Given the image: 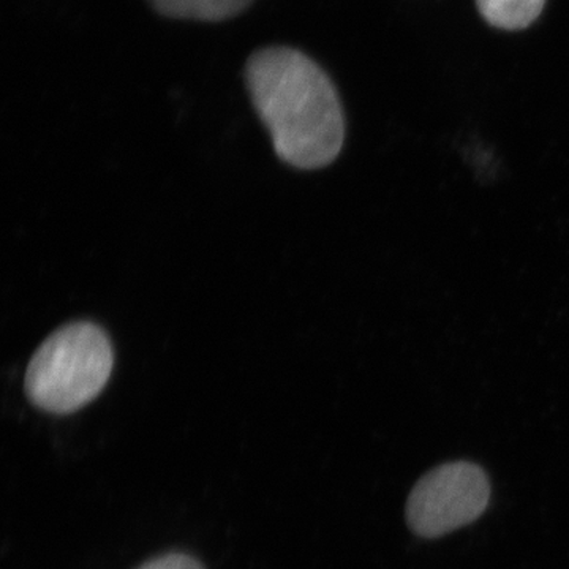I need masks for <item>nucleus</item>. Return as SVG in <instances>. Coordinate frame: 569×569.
<instances>
[{"label":"nucleus","instance_id":"nucleus-1","mask_svg":"<svg viewBox=\"0 0 569 569\" xmlns=\"http://www.w3.org/2000/svg\"><path fill=\"white\" fill-rule=\"evenodd\" d=\"M247 89L274 151L299 170L335 162L346 141V118L331 78L291 48L254 52L246 67Z\"/></svg>","mask_w":569,"mask_h":569},{"label":"nucleus","instance_id":"nucleus-2","mask_svg":"<svg viewBox=\"0 0 569 569\" xmlns=\"http://www.w3.org/2000/svg\"><path fill=\"white\" fill-rule=\"evenodd\" d=\"M114 353L100 326L78 321L48 337L29 362L26 395L52 415H69L92 402L110 380Z\"/></svg>","mask_w":569,"mask_h":569},{"label":"nucleus","instance_id":"nucleus-3","mask_svg":"<svg viewBox=\"0 0 569 569\" xmlns=\"http://www.w3.org/2000/svg\"><path fill=\"white\" fill-rule=\"evenodd\" d=\"M488 477L475 463L452 462L425 475L407 501V520L419 537L438 538L466 527L485 512Z\"/></svg>","mask_w":569,"mask_h":569},{"label":"nucleus","instance_id":"nucleus-4","mask_svg":"<svg viewBox=\"0 0 569 569\" xmlns=\"http://www.w3.org/2000/svg\"><path fill=\"white\" fill-rule=\"evenodd\" d=\"M164 17L178 20L223 21L242 13L253 0H149Z\"/></svg>","mask_w":569,"mask_h":569},{"label":"nucleus","instance_id":"nucleus-5","mask_svg":"<svg viewBox=\"0 0 569 569\" xmlns=\"http://www.w3.org/2000/svg\"><path fill=\"white\" fill-rule=\"evenodd\" d=\"M482 20L501 31H522L541 17L546 0H477Z\"/></svg>","mask_w":569,"mask_h":569},{"label":"nucleus","instance_id":"nucleus-6","mask_svg":"<svg viewBox=\"0 0 569 569\" xmlns=\"http://www.w3.org/2000/svg\"><path fill=\"white\" fill-rule=\"evenodd\" d=\"M138 569H204L200 561L186 553H167L157 559L146 561Z\"/></svg>","mask_w":569,"mask_h":569}]
</instances>
